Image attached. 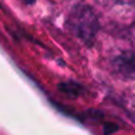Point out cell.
I'll use <instances>...</instances> for the list:
<instances>
[{
  "label": "cell",
  "instance_id": "1",
  "mask_svg": "<svg viewBox=\"0 0 135 135\" xmlns=\"http://www.w3.org/2000/svg\"><path fill=\"white\" fill-rule=\"evenodd\" d=\"M68 27L78 39L91 44L98 31L96 14L88 5L78 4L71 9L68 18Z\"/></svg>",
  "mask_w": 135,
  "mask_h": 135
},
{
  "label": "cell",
  "instance_id": "2",
  "mask_svg": "<svg viewBox=\"0 0 135 135\" xmlns=\"http://www.w3.org/2000/svg\"><path fill=\"white\" fill-rule=\"evenodd\" d=\"M116 66L126 75H135V55L124 54L116 59Z\"/></svg>",
  "mask_w": 135,
  "mask_h": 135
},
{
  "label": "cell",
  "instance_id": "3",
  "mask_svg": "<svg viewBox=\"0 0 135 135\" xmlns=\"http://www.w3.org/2000/svg\"><path fill=\"white\" fill-rule=\"evenodd\" d=\"M57 88H58V90L61 91V93L65 94V95L70 96V97H77V96L81 95L82 90H83V88H82L79 84L75 83V82L59 83L58 85H57Z\"/></svg>",
  "mask_w": 135,
  "mask_h": 135
},
{
  "label": "cell",
  "instance_id": "4",
  "mask_svg": "<svg viewBox=\"0 0 135 135\" xmlns=\"http://www.w3.org/2000/svg\"><path fill=\"white\" fill-rule=\"evenodd\" d=\"M21 1H24L25 4H27V5H32V4H35L36 0H21Z\"/></svg>",
  "mask_w": 135,
  "mask_h": 135
}]
</instances>
